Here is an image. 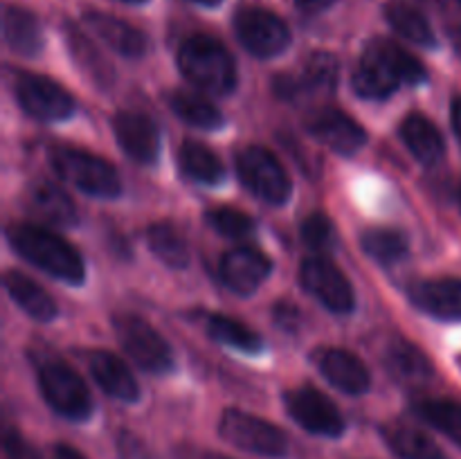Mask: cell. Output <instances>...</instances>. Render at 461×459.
<instances>
[{"instance_id": "f35d334b", "label": "cell", "mask_w": 461, "mask_h": 459, "mask_svg": "<svg viewBox=\"0 0 461 459\" xmlns=\"http://www.w3.org/2000/svg\"><path fill=\"white\" fill-rule=\"evenodd\" d=\"M295 3L302 12L318 14V12H324L327 7H331L333 0H295Z\"/></svg>"}, {"instance_id": "603a6c76", "label": "cell", "mask_w": 461, "mask_h": 459, "mask_svg": "<svg viewBox=\"0 0 461 459\" xmlns=\"http://www.w3.org/2000/svg\"><path fill=\"white\" fill-rule=\"evenodd\" d=\"M27 202L41 219L59 228H70L79 220L72 198L59 184L48 183V180H39L27 189Z\"/></svg>"}, {"instance_id": "ee69618b", "label": "cell", "mask_w": 461, "mask_h": 459, "mask_svg": "<svg viewBox=\"0 0 461 459\" xmlns=\"http://www.w3.org/2000/svg\"><path fill=\"white\" fill-rule=\"evenodd\" d=\"M205 459H230V457H225V454H214V453H210Z\"/></svg>"}, {"instance_id": "e0dca14e", "label": "cell", "mask_w": 461, "mask_h": 459, "mask_svg": "<svg viewBox=\"0 0 461 459\" xmlns=\"http://www.w3.org/2000/svg\"><path fill=\"white\" fill-rule=\"evenodd\" d=\"M410 302L423 313L446 322L461 320V277L419 279L410 286Z\"/></svg>"}, {"instance_id": "836d02e7", "label": "cell", "mask_w": 461, "mask_h": 459, "mask_svg": "<svg viewBox=\"0 0 461 459\" xmlns=\"http://www.w3.org/2000/svg\"><path fill=\"white\" fill-rule=\"evenodd\" d=\"M207 220H210V225L216 232L228 238H243L248 234H252V230H255V223H252V219L246 212L228 205L212 207L207 212Z\"/></svg>"}, {"instance_id": "4316f807", "label": "cell", "mask_w": 461, "mask_h": 459, "mask_svg": "<svg viewBox=\"0 0 461 459\" xmlns=\"http://www.w3.org/2000/svg\"><path fill=\"white\" fill-rule=\"evenodd\" d=\"M385 18L403 39L412 40L414 45L421 48H435L437 36L428 18L419 12L412 4L403 3V0H392L385 4Z\"/></svg>"}, {"instance_id": "f1b7e54d", "label": "cell", "mask_w": 461, "mask_h": 459, "mask_svg": "<svg viewBox=\"0 0 461 459\" xmlns=\"http://www.w3.org/2000/svg\"><path fill=\"white\" fill-rule=\"evenodd\" d=\"M169 106L180 120H185L192 126H198L203 130H214L223 126V115H221L219 108L210 99L201 97L196 93H189V90H174V93H169Z\"/></svg>"}, {"instance_id": "f6af8a7d", "label": "cell", "mask_w": 461, "mask_h": 459, "mask_svg": "<svg viewBox=\"0 0 461 459\" xmlns=\"http://www.w3.org/2000/svg\"><path fill=\"white\" fill-rule=\"evenodd\" d=\"M124 3H133V4H138V3H144V0H124Z\"/></svg>"}, {"instance_id": "30bf717a", "label": "cell", "mask_w": 461, "mask_h": 459, "mask_svg": "<svg viewBox=\"0 0 461 459\" xmlns=\"http://www.w3.org/2000/svg\"><path fill=\"white\" fill-rule=\"evenodd\" d=\"M300 284L309 295L333 313H349L356 306V292L347 274L327 256H309L300 266Z\"/></svg>"}, {"instance_id": "7bdbcfd3", "label": "cell", "mask_w": 461, "mask_h": 459, "mask_svg": "<svg viewBox=\"0 0 461 459\" xmlns=\"http://www.w3.org/2000/svg\"><path fill=\"white\" fill-rule=\"evenodd\" d=\"M192 3H198V4H205V7H214V4H219L221 0H192Z\"/></svg>"}, {"instance_id": "4fadbf2b", "label": "cell", "mask_w": 461, "mask_h": 459, "mask_svg": "<svg viewBox=\"0 0 461 459\" xmlns=\"http://www.w3.org/2000/svg\"><path fill=\"white\" fill-rule=\"evenodd\" d=\"M311 360L333 387L347 394H363L372 385L367 364L340 346H320L311 354Z\"/></svg>"}, {"instance_id": "8fae6325", "label": "cell", "mask_w": 461, "mask_h": 459, "mask_svg": "<svg viewBox=\"0 0 461 459\" xmlns=\"http://www.w3.org/2000/svg\"><path fill=\"white\" fill-rule=\"evenodd\" d=\"M239 40L250 54L270 58L282 54L291 45V30L277 14L261 7H246L234 18Z\"/></svg>"}, {"instance_id": "1f68e13d", "label": "cell", "mask_w": 461, "mask_h": 459, "mask_svg": "<svg viewBox=\"0 0 461 459\" xmlns=\"http://www.w3.org/2000/svg\"><path fill=\"white\" fill-rule=\"evenodd\" d=\"M414 412H417L423 421L430 423L432 428L444 432L448 439H453L461 448V403L459 400L423 399L414 405Z\"/></svg>"}, {"instance_id": "cb8c5ba5", "label": "cell", "mask_w": 461, "mask_h": 459, "mask_svg": "<svg viewBox=\"0 0 461 459\" xmlns=\"http://www.w3.org/2000/svg\"><path fill=\"white\" fill-rule=\"evenodd\" d=\"M3 34L9 48L21 57H36L43 50V32L36 16L16 4L3 9Z\"/></svg>"}, {"instance_id": "3957f363", "label": "cell", "mask_w": 461, "mask_h": 459, "mask_svg": "<svg viewBox=\"0 0 461 459\" xmlns=\"http://www.w3.org/2000/svg\"><path fill=\"white\" fill-rule=\"evenodd\" d=\"M178 68L196 88L228 94L237 88V63L223 43L205 34L185 40L178 50Z\"/></svg>"}, {"instance_id": "7402d4cb", "label": "cell", "mask_w": 461, "mask_h": 459, "mask_svg": "<svg viewBox=\"0 0 461 459\" xmlns=\"http://www.w3.org/2000/svg\"><path fill=\"white\" fill-rule=\"evenodd\" d=\"M3 282L9 297H12L32 320H36V322H50V320L57 318V302H54L52 295H50L43 286H39L34 279L18 273V270H7Z\"/></svg>"}, {"instance_id": "d6a6232c", "label": "cell", "mask_w": 461, "mask_h": 459, "mask_svg": "<svg viewBox=\"0 0 461 459\" xmlns=\"http://www.w3.org/2000/svg\"><path fill=\"white\" fill-rule=\"evenodd\" d=\"M360 246L378 264L392 266L403 259L410 250L408 237L392 228H372L360 237Z\"/></svg>"}, {"instance_id": "d4e9b609", "label": "cell", "mask_w": 461, "mask_h": 459, "mask_svg": "<svg viewBox=\"0 0 461 459\" xmlns=\"http://www.w3.org/2000/svg\"><path fill=\"white\" fill-rule=\"evenodd\" d=\"M381 435L399 459H448L444 450L419 428L405 426V423H387L381 428Z\"/></svg>"}, {"instance_id": "7a4b0ae2", "label": "cell", "mask_w": 461, "mask_h": 459, "mask_svg": "<svg viewBox=\"0 0 461 459\" xmlns=\"http://www.w3.org/2000/svg\"><path fill=\"white\" fill-rule=\"evenodd\" d=\"M7 241L16 255L68 284H81L86 266L72 243L52 230L32 223H14L7 228Z\"/></svg>"}, {"instance_id": "9a60e30c", "label": "cell", "mask_w": 461, "mask_h": 459, "mask_svg": "<svg viewBox=\"0 0 461 459\" xmlns=\"http://www.w3.org/2000/svg\"><path fill=\"white\" fill-rule=\"evenodd\" d=\"M273 270V261L257 248H234L221 259L219 273L225 286L239 295H252Z\"/></svg>"}, {"instance_id": "74e56055", "label": "cell", "mask_w": 461, "mask_h": 459, "mask_svg": "<svg viewBox=\"0 0 461 459\" xmlns=\"http://www.w3.org/2000/svg\"><path fill=\"white\" fill-rule=\"evenodd\" d=\"M273 315H275V322H277L282 328H286V331H293V328H295L302 320L297 306L288 304V302H282V304L275 306Z\"/></svg>"}, {"instance_id": "ba28073f", "label": "cell", "mask_w": 461, "mask_h": 459, "mask_svg": "<svg viewBox=\"0 0 461 459\" xmlns=\"http://www.w3.org/2000/svg\"><path fill=\"white\" fill-rule=\"evenodd\" d=\"M237 171L243 184L264 202L284 205L291 198V178L268 148L255 144L241 148L237 156Z\"/></svg>"}, {"instance_id": "bcb514c9", "label": "cell", "mask_w": 461, "mask_h": 459, "mask_svg": "<svg viewBox=\"0 0 461 459\" xmlns=\"http://www.w3.org/2000/svg\"><path fill=\"white\" fill-rule=\"evenodd\" d=\"M455 3H457V4H459V7H461V0H455Z\"/></svg>"}, {"instance_id": "44dd1931", "label": "cell", "mask_w": 461, "mask_h": 459, "mask_svg": "<svg viewBox=\"0 0 461 459\" xmlns=\"http://www.w3.org/2000/svg\"><path fill=\"white\" fill-rule=\"evenodd\" d=\"M399 133L405 147L410 148V153L419 162H423V165H435V162H439L444 158V135L437 129L435 122L423 115V112H410L401 122Z\"/></svg>"}, {"instance_id": "277c9868", "label": "cell", "mask_w": 461, "mask_h": 459, "mask_svg": "<svg viewBox=\"0 0 461 459\" xmlns=\"http://www.w3.org/2000/svg\"><path fill=\"white\" fill-rule=\"evenodd\" d=\"M48 158L52 169L84 194L97 198L120 196V176H117L115 166L104 158L79 147H70V144H54L50 147Z\"/></svg>"}, {"instance_id": "ac0fdd59", "label": "cell", "mask_w": 461, "mask_h": 459, "mask_svg": "<svg viewBox=\"0 0 461 459\" xmlns=\"http://www.w3.org/2000/svg\"><path fill=\"white\" fill-rule=\"evenodd\" d=\"M338 76V61L333 54L329 52H315L311 54L309 61L304 66V75L302 76H277L275 79V90L279 97L284 99H297L309 90H324L333 88Z\"/></svg>"}, {"instance_id": "8d00e7d4", "label": "cell", "mask_w": 461, "mask_h": 459, "mask_svg": "<svg viewBox=\"0 0 461 459\" xmlns=\"http://www.w3.org/2000/svg\"><path fill=\"white\" fill-rule=\"evenodd\" d=\"M3 457L5 459H41L34 446L23 439L21 432L7 428L3 436Z\"/></svg>"}, {"instance_id": "9c48e42d", "label": "cell", "mask_w": 461, "mask_h": 459, "mask_svg": "<svg viewBox=\"0 0 461 459\" xmlns=\"http://www.w3.org/2000/svg\"><path fill=\"white\" fill-rule=\"evenodd\" d=\"M14 94L23 111L41 122H61L75 112V99L50 76L23 72L14 81Z\"/></svg>"}, {"instance_id": "5bb4252c", "label": "cell", "mask_w": 461, "mask_h": 459, "mask_svg": "<svg viewBox=\"0 0 461 459\" xmlns=\"http://www.w3.org/2000/svg\"><path fill=\"white\" fill-rule=\"evenodd\" d=\"M306 129L318 142L327 144L331 151L342 153V156H351L367 142V133L363 126L338 108H324V111L313 112L306 120Z\"/></svg>"}, {"instance_id": "83f0119b", "label": "cell", "mask_w": 461, "mask_h": 459, "mask_svg": "<svg viewBox=\"0 0 461 459\" xmlns=\"http://www.w3.org/2000/svg\"><path fill=\"white\" fill-rule=\"evenodd\" d=\"M180 169L189 176V178L198 180L205 184H216L223 180L225 166L221 158L212 151L205 144L196 142V140H187L183 142L178 151Z\"/></svg>"}, {"instance_id": "484cf974", "label": "cell", "mask_w": 461, "mask_h": 459, "mask_svg": "<svg viewBox=\"0 0 461 459\" xmlns=\"http://www.w3.org/2000/svg\"><path fill=\"white\" fill-rule=\"evenodd\" d=\"M385 363L387 369L405 382H426L435 374L428 356L405 338H394L390 342L385 351Z\"/></svg>"}, {"instance_id": "d6986e66", "label": "cell", "mask_w": 461, "mask_h": 459, "mask_svg": "<svg viewBox=\"0 0 461 459\" xmlns=\"http://www.w3.org/2000/svg\"><path fill=\"white\" fill-rule=\"evenodd\" d=\"M84 18L90 30L122 57L138 58L147 52V36L131 22L104 12H86Z\"/></svg>"}, {"instance_id": "e575fe53", "label": "cell", "mask_w": 461, "mask_h": 459, "mask_svg": "<svg viewBox=\"0 0 461 459\" xmlns=\"http://www.w3.org/2000/svg\"><path fill=\"white\" fill-rule=\"evenodd\" d=\"M68 40H70V50L75 54L77 63H79L84 70L90 72V79H95L97 84H108L113 79L111 76V66L102 61L97 52H95L93 45L84 39L77 30L68 32Z\"/></svg>"}, {"instance_id": "6da1fadb", "label": "cell", "mask_w": 461, "mask_h": 459, "mask_svg": "<svg viewBox=\"0 0 461 459\" xmlns=\"http://www.w3.org/2000/svg\"><path fill=\"white\" fill-rule=\"evenodd\" d=\"M428 79L426 66L394 40L376 39L367 45L351 75L354 93L363 99H387L401 84L419 86Z\"/></svg>"}, {"instance_id": "f546056e", "label": "cell", "mask_w": 461, "mask_h": 459, "mask_svg": "<svg viewBox=\"0 0 461 459\" xmlns=\"http://www.w3.org/2000/svg\"><path fill=\"white\" fill-rule=\"evenodd\" d=\"M147 243L153 255L169 268H185L189 264V248L176 225L153 223L147 228Z\"/></svg>"}, {"instance_id": "7c38bea8", "label": "cell", "mask_w": 461, "mask_h": 459, "mask_svg": "<svg viewBox=\"0 0 461 459\" xmlns=\"http://www.w3.org/2000/svg\"><path fill=\"white\" fill-rule=\"evenodd\" d=\"M284 403H286V412L291 414L293 421L304 428L306 432L320 436H340L345 432V418H342L340 410L318 387L302 385L288 390L284 394Z\"/></svg>"}, {"instance_id": "4dcf8cb0", "label": "cell", "mask_w": 461, "mask_h": 459, "mask_svg": "<svg viewBox=\"0 0 461 459\" xmlns=\"http://www.w3.org/2000/svg\"><path fill=\"white\" fill-rule=\"evenodd\" d=\"M207 331L214 340L223 342V345L232 346L237 351H243V354H259L264 349L259 333L252 331L241 320L228 318V315H210L207 318Z\"/></svg>"}, {"instance_id": "b9f144b4", "label": "cell", "mask_w": 461, "mask_h": 459, "mask_svg": "<svg viewBox=\"0 0 461 459\" xmlns=\"http://www.w3.org/2000/svg\"><path fill=\"white\" fill-rule=\"evenodd\" d=\"M448 34H450V39H453V43H455V48H457V52L461 54V27L459 25L448 27Z\"/></svg>"}, {"instance_id": "52a82bcc", "label": "cell", "mask_w": 461, "mask_h": 459, "mask_svg": "<svg viewBox=\"0 0 461 459\" xmlns=\"http://www.w3.org/2000/svg\"><path fill=\"white\" fill-rule=\"evenodd\" d=\"M39 385L54 412L70 421H86L93 414V396L84 378L61 360H48L39 369Z\"/></svg>"}, {"instance_id": "d590c367", "label": "cell", "mask_w": 461, "mask_h": 459, "mask_svg": "<svg viewBox=\"0 0 461 459\" xmlns=\"http://www.w3.org/2000/svg\"><path fill=\"white\" fill-rule=\"evenodd\" d=\"M300 234L306 246L318 252H329L336 246V228H333V220L324 212H313V214L306 216L302 220Z\"/></svg>"}, {"instance_id": "ab89813d", "label": "cell", "mask_w": 461, "mask_h": 459, "mask_svg": "<svg viewBox=\"0 0 461 459\" xmlns=\"http://www.w3.org/2000/svg\"><path fill=\"white\" fill-rule=\"evenodd\" d=\"M54 459H86L75 446H68V444H59L54 448Z\"/></svg>"}, {"instance_id": "2e32d148", "label": "cell", "mask_w": 461, "mask_h": 459, "mask_svg": "<svg viewBox=\"0 0 461 459\" xmlns=\"http://www.w3.org/2000/svg\"><path fill=\"white\" fill-rule=\"evenodd\" d=\"M113 130L120 147L140 165H153L160 156V130L142 112L120 111L113 117Z\"/></svg>"}, {"instance_id": "8992f818", "label": "cell", "mask_w": 461, "mask_h": 459, "mask_svg": "<svg viewBox=\"0 0 461 459\" xmlns=\"http://www.w3.org/2000/svg\"><path fill=\"white\" fill-rule=\"evenodd\" d=\"M113 328L126 354L149 374H167L174 369V351L169 342L140 315L117 313Z\"/></svg>"}, {"instance_id": "ffe728a7", "label": "cell", "mask_w": 461, "mask_h": 459, "mask_svg": "<svg viewBox=\"0 0 461 459\" xmlns=\"http://www.w3.org/2000/svg\"><path fill=\"white\" fill-rule=\"evenodd\" d=\"M88 369L97 385L113 399L129 400V403L140 399L138 381L129 372V367L111 351H93L88 356Z\"/></svg>"}, {"instance_id": "60d3db41", "label": "cell", "mask_w": 461, "mask_h": 459, "mask_svg": "<svg viewBox=\"0 0 461 459\" xmlns=\"http://www.w3.org/2000/svg\"><path fill=\"white\" fill-rule=\"evenodd\" d=\"M453 126H455V133L461 140V97L455 99L453 104Z\"/></svg>"}, {"instance_id": "5b68a950", "label": "cell", "mask_w": 461, "mask_h": 459, "mask_svg": "<svg viewBox=\"0 0 461 459\" xmlns=\"http://www.w3.org/2000/svg\"><path fill=\"white\" fill-rule=\"evenodd\" d=\"M219 432L228 444L239 450L268 459H282L288 453V439L275 423L248 414L239 408H228L221 414Z\"/></svg>"}]
</instances>
